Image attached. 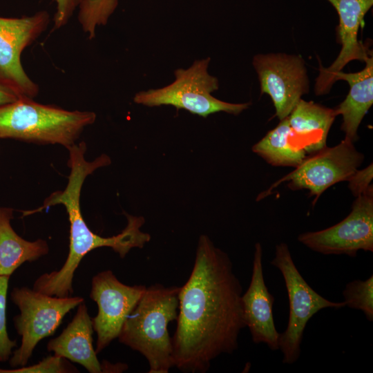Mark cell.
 Listing matches in <instances>:
<instances>
[{
  "mask_svg": "<svg viewBox=\"0 0 373 373\" xmlns=\"http://www.w3.org/2000/svg\"><path fill=\"white\" fill-rule=\"evenodd\" d=\"M242 294L229 256L201 235L193 269L178 294L177 327L171 338L174 367L204 373L218 356L238 349L246 327Z\"/></svg>",
  "mask_w": 373,
  "mask_h": 373,
  "instance_id": "cell-1",
  "label": "cell"
},
{
  "mask_svg": "<svg viewBox=\"0 0 373 373\" xmlns=\"http://www.w3.org/2000/svg\"><path fill=\"white\" fill-rule=\"evenodd\" d=\"M68 150L70 173L64 190L51 193L37 209L23 212L25 216L56 204H62L66 208L70 222L69 251L66 260L59 270L40 276L32 287L36 291L57 297L72 295L74 274L82 258L92 250L103 247H110L124 258L133 248L142 249L151 240L150 234L140 229L144 224V218L128 213H125L127 225L115 236L102 237L89 229L80 207L82 185L88 175L100 167L109 165L111 159L107 155L102 154L92 162L87 161L84 142L75 144Z\"/></svg>",
  "mask_w": 373,
  "mask_h": 373,
  "instance_id": "cell-2",
  "label": "cell"
},
{
  "mask_svg": "<svg viewBox=\"0 0 373 373\" xmlns=\"http://www.w3.org/2000/svg\"><path fill=\"white\" fill-rule=\"evenodd\" d=\"M180 289V287L161 284L146 287L117 337L121 343L146 358L149 373H168L174 367L167 327L177 320Z\"/></svg>",
  "mask_w": 373,
  "mask_h": 373,
  "instance_id": "cell-3",
  "label": "cell"
},
{
  "mask_svg": "<svg viewBox=\"0 0 373 373\" xmlns=\"http://www.w3.org/2000/svg\"><path fill=\"white\" fill-rule=\"evenodd\" d=\"M95 119L93 112L68 111L21 97L0 106V138L68 149Z\"/></svg>",
  "mask_w": 373,
  "mask_h": 373,
  "instance_id": "cell-4",
  "label": "cell"
},
{
  "mask_svg": "<svg viewBox=\"0 0 373 373\" xmlns=\"http://www.w3.org/2000/svg\"><path fill=\"white\" fill-rule=\"evenodd\" d=\"M210 61V57L195 60L186 69L175 70V78L171 84L157 89L140 91L133 101L149 107L171 105L203 117L220 111L239 115L251 103H229L211 95L218 89L219 83L216 77L208 73Z\"/></svg>",
  "mask_w": 373,
  "mask_h": 373,
  "instance_id": "cell-5",
  "label": "cell"
},
{
  "mask_svg": "<svg viewBox=\"0 0 373 373\" xmlns=\"http://www.w3.org/2000/svg\"><path fill=\"white\" fill-rule=\"evenodd\" d=\"M10 298L20 311L13 321L21 336L20 347L9 359L14 368L26 365L38 343L53 335L66 314L84 301L80 296L57 297L27 287H15Z\"/></svg>",
  "mask_w": 373,
  "mask_h": 373,
  "instance_id": "cell-6",
  "label": "cell"
},
{
  "mask_svg": "<svg viewBox=\"0 0 373 373\" xmlns=\"http://www.w3.org/2000/svg\"><path fill=\"white\" fill-rule=\"evenodd\" d=\"M271 264L281 272L288 295L289 320L286 329L280 334L278 344L283 354V363L290 365L299 358L304 330L309 319L324 308H341L345 303L329 300L308 285L296 268L286 243L276 246Z\"/></svg>",
  "mask_w": 373,
  "mask_h": 373,
  "instance_id": "cell-7",
  "label": "cell"
},
{
  "mask_svg": "<svg viewBox=\"0 0 373 373\" xmlns=\"http://www.w3.org/2000/svg\"><path fill=\"white\" fill-rule=\"evenodd\" d=\"M354 144L344 139L334 146H326L307 155L293 171L274 183L267 192L287 182L291 190H308L309 195L315 197V204L325 190L338 182L347 181L361 165L364 155Z\"/></svg>",
  "mask_w": 373,
  "mask_h": 373,
  "instance_id": "cell-8",
  "label": "cell"
},
{
  "mask_svg": "<svg viewBox=\"0 0 373 373\" xmlns=\"http://www.w3.org/2000/svg\"><path fill=\"white\" fill-rule=\"evenodd\" d=\"M50 15L45 10L19 18L0 17V85L19 97L32 99L39 86L24 71L21 55L46 29Z\"/></svg>",
  "mask_w": 373,
  "mask_h": 373,
  "instance_id": "cell-9",
  "label": "cell"
},
{
  "mask_svg": "<svg viewBox=\"0 0 373 373\" xmlns=\"http://www.w3.org/2000/svg\"><path fill=\"white\" fill-rule=\"evenodd\" d=\"M298 240L325 255L356 256L360 250L373 251V187L360 194L351 212L327 229L300 233Z\"/></svg>",
  "mask_w": 373,
  "mask_h": 373,
  "instance_id": "cell-10",
  "label": "cell"
},
{
  "mask_svg": "<svg viewBox=\"0 0 373 373\" xmlns=\"http://www.w3.org/2000/svg\"><path fill=\"white\" fill-rule=\"evenodd\" d=\"M252 64L261 94L271 99L275 115L280 121L287 117L302 96L309 91L304 59L300 55L271 52L256 55Z\"/></svg>",
  "mask_w": 373,
  "mask_h": 373,
  "instance_id": "cell-11",
  "label": "cell"
},
{
  "mask_svg": "<svg viewBox=\"0 0 373 373\" xmlns=\"http://www.w3.org/2000/svg\"><path fill=\"white\" fill-rule=\"evenodd\" d=\"M144 285H126L120 282L111 270L93 276L90 298L98 307L92 318L97 334L95 352L100 353L118 337L122 325L144 293Z\"/></svg>",
  "mask_w": 373,
  "mask_h": 373,
  "instance_id": "cell-12",
  "label": "cell"
},
{
  "mask_svg": "<svg viewBox=\"0 0 373 373\" xmlns=\"http://www.w3.org/2000/svg\"><path fill=\"white\" fill-rule=\"evenodd\" d=\"M336 10L338 16L336 41L341 49L334 61L327 68L319 64V75L316 79L314 93L325 95L333 86V75L350 61L365 60L372 55L365 45L358 40V31L364 26V18L373 6V0H326Z\"/></svg>",
  "mask_w": 373,
  "mask_h": 373,
  "instance_id": "cell-13",
  "label": "cell"
},
{
  "mask_svg": "<svg viewBox=\"0 0 373 373\" xmlns=\"http://www.w3.org/2000/svg\"><path fill=\"white\" fill-rule=\"evenodd\" d=\"M262 248L255 245L249 286L242 294L243 318L254 343H265L271 350H279V336L273 316L274 296L269 291L262 270Z\"/></svg>",
  "mask_w": 373,
  "mask_h": 373,
  "instance_id": "cell-14",
  "label": "cell"
},
{
  "mask_svg": "<svg viewBox=\"0 0 373 373\" xmlns=\"http://www.w3.org/2000/svg\"><path fill=\"white\" fill-rule=\"evenodd\" d=\"M71 322L47 344L48 352L82 365L90 373L103 372L93 345V327L84 301L77 306Z\"/></svg>",
  "mask_w": 373,
  "mask_h": 373,
  "instance_id": "cell-15",
  "label": "cell"
},
{
  "mask_svg": "<svg viewBox=\"0 0 373 373\" xmlns=\"http://www.w3.org/2000/svg\"><path fill=\"white\" fill-rule=\"evenodd\" d=\"M363 70L356 73L338 71L332 78V85L338 80H344L350 86L345 99L334 110L341 115V130L345 140L353 143L358 139V129L373 104V57L371 55L365 61Z\"/></svg>",
  "mask_w": 373,
  "mask_h": 373,
  "instance_id": "cell-16",
  "label": "cell"
},
{
  "mask_svg": "<svg viewBox=\"0 0 373 373\" xmlns=\"http://www.w3.org/2000/svg\"><path fill=\"white\" fill-rule=\"evenodd\" d=\"M334 108L300 99L287 117L296 143L307 154L326 146L328 133L336 117Z\"/></svg>",
  "mask_w": 373,
  "mask_h": 373,
  "instance_id": "cell-17",
  "label": "cell"
},
{
  "mask_svg": "<svg viewBox=\"0 0 373 373\" xmlns=\"http://www.w3.org/2000/svg\"><path fill=\"white\" fill-rule=\"evenodd\" d=\"M13 209L0 207V276H10L23 263L32 262L49 251L42 239L28 241L19 236L11 226Z\"/></svg>",
  "mask_w": 373,
  "mask_h": 373,
  "instance_id": "cell-18",
  "label": "cell"
},
{
  "mask_svg": "<svg viewBox=\"0 0 373 373\" xmlns=\"http://www.w3.org/2000/svg\"><path fill=\"white\" fill-rule=\"evenodd\" d=\"M252 151L275 166L296 168L307 155L296 143L287 117L280 120L276 127L255 144Z\"/></svg>",
  "mask_w": 373,
  "mask_h": 373,
  "instance_id": "cell-19",
  "label": "cell"
},
{
  "mask_svg": "<svg viewBox=\"0 0 373 373\" xmlns=\"http://www.w3.org/2000/svg\"><path fill=\"white\" fill-rule=\"evenodd\" d=\"M118 0H81L78 21L90 39L95 37L96 28L105 26L118 5Z\"/></svg>",
  "mask_w": 373,
  "mask_h": 373,
  "instance_id": "cell-20",
  "label": "cell"
},
{
  "mask_svg": "<svg viewBox=\"0 0 373 373\" xmlns=\"http://www.w3.org/2000/svg\"><path fill=\"white\" fill-rule=\"evenodd\" d=\"M345 306L361 310L369 321H373V276L365 280H355L343 291Z\"/></svg>",
  "mask_w": 373,
  "mask_h": 373,
  "instance_id": "cell-21",
  "label": "cell"
},
{
  "mask_svg": "<svg viewBox=\"0 0 373 373\" xmlns=\"http://www.w3.org/2000/svg\"><path fill=\"white\" fill-rule=\"evenodd\" d=\"M67 373L79 372L78 370L73 365L68 359L57 356H49L37 364L31 366H22L12 370L0 368V373Z\"/></svg>",
  "mask_w": 373,
  "mask_h": 373,
  "instance_id": "cell-22",
  "label": "cell"
},
{
  "mask_svg": "<svg viewBox=\"0 0 373 373\" xmlns=\"http://www.w3.org/2000/svg\"><path fill=\"white\" fill-rule=\"evenodd\" d=\"M10 276H0V362L9 361L12 350L17 347L16 340H11L6 328V298Z\"/></svg>",
  "mask_w": 373,
  "mask_h": 373,
  "instance_id": "cell-23",
  "label": "cell"
},
{
  "mask_svg": "<svg viewBox=\"0 0 373 373\" xmlns=\"http://www.w3.org/2000/svg\"><path fill=\"white\" fill-rule=\"evenodd\" d=\"M372 167V164H370L364 169L356 170L347 180L348 187L355 197L364 193L372 186L371 184L373 178Z\"/></svg>",
  "mask_w": 373,
  "mask_h": 373,
  "instance_id": "cell-24",
  "label": "cell"
},
{
  "mask_svg": "<svg viewBox=\"0 0 373 373\" xmlns=\"http://www.w3.org/2000/svg\"><path fill=\"white\" fill-rule=\"evenodd\" d=\"M56 3L53 30L64 26L74 11L78 8L81 0H53Z\"/></svg>",
  "mask_w": 373,
  "mask_h": 373,
  "instance_id": "cell-25",
  "label": "cell"
},
{
  "mask_svg": "<svg viewBox=\"0 0 373 373\" xmlns=\"http://www.w3.org/2000/svg\"><path fill=\"white\" fill-rule=\"evenodd\" d=\"M19 96L11 89L0 85V106L17 100Z\"/></svg>",
  "mask_w": 373,
  "mask_h": 373,
  "instance_id": "cell-26",
  "label": "cell"
}]
</instances>
